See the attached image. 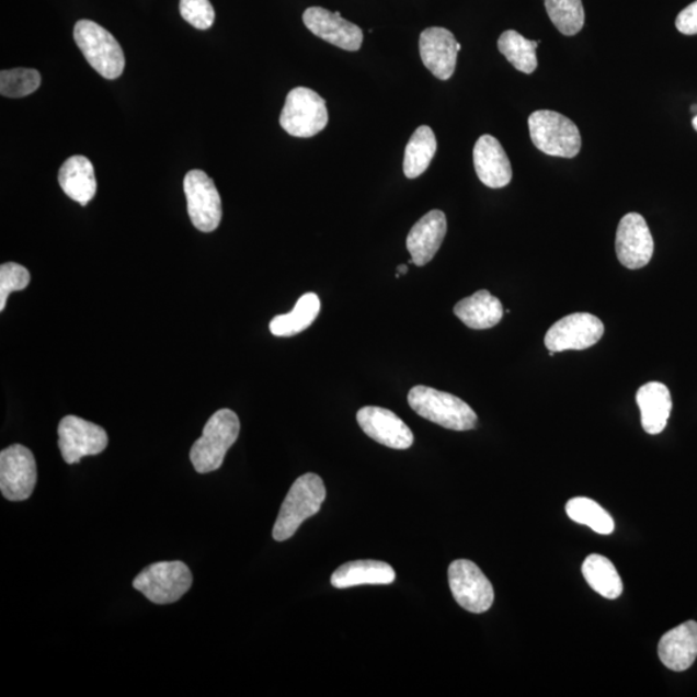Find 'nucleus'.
Returning a JSON list of instances; mask_svg holds the SVG:
<instances>
[{
	"instance_id": "1",
	"label": "nucleus",
	"mask_w": 697,
	"mask_h": 697,
	"mask_svg": "<svg viewBox=\"0 0 697 697\" xmlns=\"http://www.w3.org/2000/svg\"><path fill=\"white\" fill-rule=\"evenodd\" d=\"M323 479L315 473L297 478L290 485L279 515L273 528L275 541H286L293 537L302 523L321 511L325 500Z\"/></svg>"
},
{
	"instance_id": "2",
	"label": "nucleus",
	"mask_w": 697,
	"mask_h": 697,
	"mask_svg": "<svg viewBox=\"0 0 697 697\" xmlns=\"http://www.w3.org/2000/svg\"><path fill=\"white\" fill-rule=\"evenodd\" d=\"M409 404L421 418L446 430L467 432L477 426V413L454 395L418 385L409 393Z\"/></svg>"
},
{
	"instance_id": "3",
	"label": "nucleus",
	"mask_w": 697,
	"mask_h": 697,
	"mask_svg": "<svg viewBox=\"0 0 697 697\" xmlns=\"http://www.w3.org/2000/svg\"><path fill=\"white\" fill-rule=\"evenodd\" d=\"M241 432V421L236 412L224 409L209 418L202 437L191 449V460L195 471L207 475L221 468L229 448L235 445Z\"/></svg>"
},
{
	"instance_id": "4",
	"label": "nucleus",
	"mask_w": 697,
	"mask_h": 697,
	"mask_svg": "<svg viewBox=\"0 0 697 697\" xmlns=\"http://www.w3.org/2000/svg\"><path fill=\"white\" fill-rule=\"evenodd\" d=\"M75 41L87 62L105 79L119 78L126 67L125 54L114 36L91 20L78 21Z\"/></svg>"
},
{
	"instance_id": "5",
	"label": "nucleus",
	"mask_w": 697,
	"mask_h": 697,
	"mask_svg": "<svg viewBox=\"0 0 697 697\" xmlns=\"http://www.w3.org/2000/svg\"><path fill=\"white\" fill-rule=\"evenodd\" d=\"M528 128L535 147L547 156L571 159L580 152V130L568 116L537 111L529 115Z\"/></svg>"
},
{
	"instance_id": "6",
	"label": "nucleus",
	"mask_w": 697,
	"mask_h": 697,
	"mask_svg": "<svg viewBox=\"0 0 697 697\" xmlns=\"http://www.w3.org/2000/svg\"><path fill=\"white\" fill-rule=\"evenodd\" d=\"M133 585L152 604L170 605L191 590L193 575L184 562H158L144 569Z\"/></svg>"
},
{
	"instance_id": "7",
	"label": "nucleus",
	"mask_w": 697,
	"mask_h": 697,
	"mask_svg": "<svg viewBox=\"0 0 697 697\" xmlns=\"http://www.w3.org/2000/svg\"><path fill=\"white\" fill-rule=\"evenodd\" d=\"M279 123L294 137L309 139L329 125V111L324 99L307 87H297L287 94Z\"/></svg>"
},
{
	"instance_id": "8",
	"label": "nucleus",
	"mask_w": 697,
	"mask_h": 697,
	"mask_svg": "<svg viewBox=\"0 0 697 697\" xmlns=\"http://www.w3.org/2000/svg\"><path fill=\"white\" fill-rule=\"evenodd\" d=\"M448 583L455 601L473 614L489 612L495 599L490 580L475 562L457 559L448 569Z\"/></svg>"
},
{
	"instance_id": "9",
	"label": "nucleus",
	"mask_w": 697,
	"mask_h": 697,
	"mask_svg": "<svg viewBox=\"0 0 697 697\" xmlns=\"http://www.w3.org/2000/svg\"><path fill=\"white\" fill-rule=\"evenodd\" d=\"M188 217L195 228L210 232L219 228L222 219V203L219 191L206 172L193 170L184 179Z\"/></svg>"
},
{
	"instance_id": "10",
	"label": "nucleus",
	"mask_w": 697,
	"mask_h": 697,
	"mask_svg": "<svg viewBox=\"0 0 697 697\" xmlns=\"http://www.w3.org/2000/svg\"><path fill=\"white\" fill-rule=\"evenodd\" d=\"M36 481L38 473L31 449L12 445L0 453V490L7 500H27L32 496Z\"/></svg>"
},
{
	"instance_id": "11",
	"label": "nucleus",
	"mask_w": 697,
	"mask_h": 697,
	"mask_svg": "<svg viewBox=\"0 0 697 697\" xmlns=\"http://www.w3.org/2000/svg\"><path fill=\"white\" fill-rule=\"evenodd\" d=\"M108 445L104 427L78 416H65L58 424V447L65 462L77 464L84 456L105 452Z\"/></svg>"
},
{
	"instance_id": "12",
	"label": "nucleus",
	"mask_w": 697,
	"mask_h": 697,
	"mask_svg": "<svg viewBox=\"0 0 697 697\" xmlns=\"http://www.w3.org/2000/svg\"><path fill=\"white\" fill-rule=\"evenodd\" d=\"M605 325L601 319L590 313H575L550 327L546 343L549 352L585 351L597 344L604 336Z\"/></svg>"
},
{
	"instance_id": "13",
	"label": "nucleus",
	"mask_w": 697,
	"mask_h": 697,
	"mask_svg": "<svg viewBox=\"0 0 697 697\" xmlns=\"http://www.w3.org/2000/svg\"><path fill=\"white\" fill-rule=\"evenodd\" d=\"M615 245L617 259L630 271L650 263L655 244L642 215L633 213L622 217L617 227Z\"/></svg>"
},
{
	"instance_id": "14",
	"label": "nucleus",
	"mask_w": 697,
	"mask_h": 697,
	"mask_svg": "<svg viewBox=\"0 0 697 697\" xmlns=\"http://www.w3.org/2000/svg\"><path fill=\"white\" fill-rule=\"evenodd\" d=\"M421 60L425 68L441 81L454 76L461 45L455 35L445 27H430L420 35Z\"/></svg>"
},
{
	"instance_id": "15",
	"label": "nucleus",
	"mask_w": 697,
	"mask_h": 697,
	"mask_svg": "<svg viewBox=\"0 0 697 697\" xmlns=\"http://www.w3.org/2000/svg\"><path fill=\"white\" fill-rule=\"evenodd\" d=\"M361 430L382 446L407 449L413 445V434L393 411L381 407H363L357 413Z\"/></svg>"
},
{
	"instance_id": "16",
	"label": "nucleus",
	"mask_w": 697,
	"mask_h": 697,
	"mask_svg": "<svg viewBox=\"0 0 697 697\" xmlns=\"http://www.w3.org/2000/svg\"><path fill=\"white\" fill-rule=\"evenodd\" d=\"M302 20L311 33L333 46L351 53L362 46V28L341 18L340 12L333 13L322 7H310L304 12Z\"/></svg>"
},
{
	"instance_id": "17",
	"label": "nucleus",
	"mask_w": 697,
	"mask_h": 697,
	"mask_svg": "<svg viewBox=\"0 0 697 697\" xmlns=\"http://www.w3.org/2000/svg\"><path fill=\"white\" fill-rule=\"evenodd\" d=\"M447 232L446 215L439 209L431 210L413 225L407 237L412 264L425 266L437 255Z\"/></svg>"
},
{
	"instance_id": "18",
	"label": "nucleus",
	"mask_w": 697,
	"mask_h": 697,
	"mask_svg": "<svg viewBox=\"0 0 697 697\" xmlns=\"http://www.w3.org/2000/svg\"><path fill=\"white\" fill-rule=\"evenodd\" d=\"M475 169L482 184L501 188L511 184L513 170L510 158L501 144L491 135L479 137L475 150Z\"/></svg>"
},
{
	"instance_id": "19",
	"label": "nucleus",
	"mask_w": 697,
	"mask_h": 697,
	"mask_svg": "<svg viewBox=\"0 0 697 697\" xmlns=\"http://www.w3.org/2000/svg\"><path fill=\"white\" fill-rule=\"evenodd\" d=\"M659 658L673 672H685L697 658V622L689 620L667 631L659 642Z\"/></svg>"
},
{
	"instance_id": "20",
	"label": "nucleus",
	"mask_w": 697,
	"mask_h": 697,
	"mask_svg": "<svg viewBox=\"0 0 697 697\" xmlns=\"http://www.w3.org/2000/svg\"><path fill=\"white\" fill-rule=\"evenodd\" d=\"M637 404L641 410L642 426L645 433H662L672 412V396L666 385L649 382L637 391Z\"/></svg>"
},
{
	"instance_id": "21",
	"label": "nucleus",
	"mask_w": 697,
	"mask_h": 697,
	"mask_svg": "<svg viewBox=\"0 0 697 697\" xmlns=\"http://www.w3.org/2000/svg\"><path fill=\"white\" fill-rule=\"evenodd\" d=\"M58 184L65 194L81 206H87L96 195L98 183L89 158L75 156L61 165Z\"/></svg>"
},
{
	"instance_id": "22",
	"label": "nucleus",
	"mask_w": 697,
	"mask_h": 697,
	"mask_svg": "<svg viewBox=\"0 0 697 697\" xmlns=\"http://www.w3.org/2000/svg\"><path fill=\"white\" fill-rule=\"evenodd\" d=\"M454 313L471 330H489L503 319L504 308L498 297L481 289L457 302Z\"/></svg>"
},
{
	"instance_id": "23",
	"label": "nucleus",
	"mask_w": 697,
	"mask_h": 697,
	"mask_svg": "<svg viewBox=\"0 0 697 697\" xmlns=\"http://www.w3.org/2000/svg\"><path fill=\"white\" fill-rule=\"evenodd\" d=\"M396 571L380 561L348 562L333 572L331 584L336 590L361 585H389L395 583Z\"/></svg>"
},
{
	"instance_id": "24",
	"label": "nucleus",
	"mask_w": 697,
	"mask_h": 697,
	"mask_svg": "<svg viewBox=\"0 0 697 697\" xmlns=\"http://www.w3.org/2000/svg\"><path fill=\"white\" fill-rule=\"evenodd\" d=\"M319 311H321L319 297L313 293L305 294L296 302L290 313L274 317L268 327H271V332L274 336H295L313 324Z\"/></svg>"
},
{
	"instance_id": "25",
	"label": "nucleus",
	"mask_w": 697,
	"mask_h": 697,
	"mask_svg": "<svg viewBox=\"0 0 697 697\" xmlns=\"http://www.w3.org/2000/svg\"><path fill=\"white\" fill-rule=\"evenodd\" d=\"M435 152H437V139L433 129L427 126L419 127L405 147L403 162L405 178L421 176L431 165Z\"/></svg>"
},
{
	"instance_id": "26",
	"label": "nucleus",
	"mask_w": 697,
	"mask_h": 697,
	"mask_svg": "<svg viewBox=\"0 0 697 697\" xmlns=\"http://www.w3.org/2000/svg\"><path fill=\"white\" fill-rule=\"evenodd\" d=\"M583 575L586 583L607 599L619 598L622 593V581L619 572L608 558L598 555L587 557L583 563Z\"/></svg>"
},
{
	"instance_id": "27",
	"label": "nucleus",
	"mask_w": 697,
	"mask_h": 697,
	"mask_svg": "<svg viewBox=\"0 0 697 697\" xmlns=\"http://www.w3.org/2000/svg\"><path fill=\"white\" fill-rule=\"evenodd\" d=\"M537 46H539V43L528 41L515 31H507L501 34L498 42L500 53L506 57V60L515 69L525 72V75H533L537 68Z\"/></svg>"
},
{
	"instance_id": "28",
	"label": "nucleus",
	"mask_w": 697,
	"mask_h": 697,
	"mask_svg": "<svg viewBox=\"0 0 697 697\" xmlns=\"http://www.w3.org/2000/svg\"><path fill=\"white\" fill-rule=\"evenodd\" d=\"M565 512L569 517L580 525L591 527L594 533L599 535H612L615 529V523L604 507L594 500L587 498H575L565 505Z\"/></svg>"
},
{
	"instance_id": "29",
	"label": "nucleus",
	"mask_w": 697,
	"mask_h": 697,
	"mask_svg": "<svg viewBox=\"0 0 697 697\" xmlns=\"http://www.w3.org/2000/svg\"><path fill=\"white\" fill-rule=\"evenodd\" d=\"M546 9L551 23L563 35H576L584 27L585 11L581 0H546Z\"/></svg>"
},
{
	"instance_id": "30",
	"label": "nucleus",
	"mask_w": 697,
	"mask_h": 697,
	"mask_svg": "<svg viewBox=\"0 0 697 697\" xmlns=\"http://www.w3.org/2000/svg\"><path fill=\"white\" fill-rule=\"evenodd\" d=\"M42 78L34 69L16 68L0 72V93L5 98L28 96L39 89Z\"/></svg>"
},
{
	"instance_id": "31",
	"label": "nucleus",
	"mask_w": 697,
	"mask_h": 697,
	"mask_svg": "<svg viewBox=\"0 0 697 697\" xmlns=\"http://www.w3.org/2000/svg\"><path fill=\"white\" fill-rule=\"evenodd\" d=\"M31 283V273L16 263L0 266V311L5 309L7 299L14 290H23Z\"/></svg>"
},
{
	"instance_id": "32",
	"label": "nucleus",
	"mask_w": 697,
	"mask_h": 697,
	"mask_svg": "<svg viewBox=\"0 0 697 697\" xmlns=\"http://www.w3.org/2000/svg\"><path fill=\"white\" fill-rule=\"evenodd\" d=\"M181 16L195 28L207 31L215 23V10L209 0H180Z\"/></svg>"
},
{
	"instance_id": "33",
	"label": "nucleus",
	"mask_w": 697,
	"mask_h": 697,
	"mask_svg": "<svg viewBox=\"0 0 697 697\" xmlns=\"http://www.w3.org/2000/svg\"><path fill=\"white\" fill-rule=\"evenodd\" d=\"M675 26L682 34H697V0L678 14L677 20H675Z\"/></svg>"
},
{
	"instance_id": "34",
	"label": "nucleus",
	"mask_w": 697,
	"mask_h": 697,
	"mask_svg": "<svg viewBox=\"0 0 697 697\" xmlns=\"http://www.w3.org/2000/svg\"><path fill=\"white\" fill-rule=\"evenodd\" d=\"M407 272H409V266L407 265H399L397 267V278L401 277V275L405 274Z\"/></svg>"
},
{
	"instance_id": "35",
	"label": "nucleus",
	"mask_w": 697,
	"mask_h": 697,
	"mask_svg": "<svg viewBox=\"0 0 697 697\" xmlns=\"http://www.w3.org/2000/svg\"><path fill=\"white\" fill-rule=\"evenodd\" d=\"M693 126L697 133V114L695 115V118L693 119Z\"/></svg>"
}]
</instances>
